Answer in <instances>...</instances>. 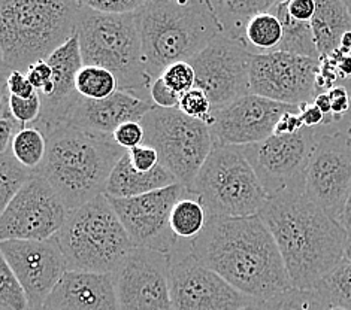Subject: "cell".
<instances>
[{
    "label": "cell",
    "mask_w": 351,
    "mask_h": 310,
    "mask_svg": "<svg viewBox=\"0 0 351 310\" xmlns=\"http://www.w3.org/2000/svg\"><path fill=\"white\" fill-rule=\"evenodd\" d=\"M190 254L257 301H267L291 287L284 259L262 218L210 216Z\"/></svg>",
    "instance_id": "1"
},
{
    "label": "cell",
    "mask_w": 351,
    "mask_h": 310,
    "mask_svg": "<svg viewBox=\"0 0 351 310\" xmlns=\"http://www.w3.org/2000/svg\"><path fill=\"white\" fill-rule=\"evenodd\" d=\"M258 216L277 242L293 288L314 289L346 258L348 231L305 192L269 197Z\"/></svg>",
    "instance_id": "2"
},
{
    "label": "cell",
    "mask_w": 351,
    "mask_h": 310,
    "mask_svg": "<svg viewBox=\"0 0 351 310\" xmlns=\"http://www.w3.org/2000/svg\"><path fill=\"white\" fill-rule=\"evenodd\" d=\"M47 157L36 175L62 197L68 211H75L105 194L108 179L128 151L114 136L99 135L64 122L49 129Z\"/></svg>",
    "instance_id": "3"
},
{
    "label": "cell",
    "mask_w": 351,
    "mask_h": 310,
    "mask_svg": "<svg viewBox=\"0 0 351 310\" xmlns=\"http://www.w3.org/2000/svg\"><path fill=\"white\" fill-rule=\"evenodd\" d=\"M80 11L72 0H0L2 77L48 60L77 35Z\"/></svg>",
    "instance_id": "4"
},
{
    "label": "cell",
    "mask_w": 351,
    "mask_h": 310,
    "mask_svg": "<svg viewBox=\"0 0 351 310\" xmlns=\"http://www.w3.org/2000/svg\"><path fill=\"white\" fill-rule=\"evenodd\" d=\"M142 53L148 77L190 62L221 35L210 0H147L139 10Z\"/></svg>",
    "instance_id": "5"
},
{
    "label": "cell",
    "mask_w": 351,
    "mask_h": 310,
    "mask_svg": "<svg viewBox=\"0 0 351 310\" xmlns=\"http://www.w3.org/2000/svg\"><path fill=\"white\" fill-rule=\"evenodd\" d=\"M77 36L84 66H99L114 73L119 90L152 102L144 53H142L139 11L128 15H106L81 2Z\"/></svg>",
    "instance_id": "6"
},
{
    "label": "cell",
    "mask_w": 351,
    "mask_h": 310,
    "mask_svg": "<svg viewBox=\"0 0 351 310\" xmlns=\"http://www.w3.org/2000/svg\"><path fill=\"white\" fill-rule=\"evenodd\" d=\"M56 239L75 272L115 274L136 248L105 194L71 211Z\"/></svg>",
    "instance_id": "7"
},
{
    "label": "cell",
    "mask_w": 351,
    "mask_h": 310,
    "mask_svg": "<svg viewBox=\"0 0 351 310\" xmlns=\"http://www.w3.org/2000/svg\"><path fill=\"white\" fill-rule=\"evenodd\" d=\"M191 191L219 218L256 216L269 198L242 146L214 145Z\"/></svg>",
    "instance_id": "8"
},
{
    "label": "cell",
    "mask_w": 351,
    "mask_h": 310,
    "mask_svg": "<svg viewBox=\"0 0 351 310\" xmlns=\"http://www.w3.org/2000/svg\"><path fill=\"white\" fill-rule=\"evenodd\" d=\"M144 145L157 151L160 164L191 191L197 173L214 148L210 125L190 118L180 109L154 107L141 120Z\"/></svg>",
    "instance_id": "9"
},
{
    "label": "cell",
    "mask_w": 351,
    "mask_h": 310,
    "mask_svg": "<svg viewBox=\"0 0 351 310\" xmlns=\"http://www.w3.org/2000/svg\"><path fill=\"white\" fill-rule=\"evenodd\" d=\"M319 136L317 129L304 127L293 135H274L242 146L267 196L305 192L306 169Z\"/></svg>",
    "instance_id": "10"
},
{
    "label": "cell",
    "mask_w": 351,
    "mask_h": 310,
    "mask_svg": "<svg viewBox=\"0 0 351 310\" xmlns=\"http://www.w3.org/2000/svg\"><path fill=\"white\" fill-rule=\"evenodd\" d=\"M169 258L172 310H241L254 301L200 264L190 242L178 240Z\"/></svg>",
    "instance_id": "11"
},
{
    "label": "cell",
    "mask_w": 351,
    "mask_h": 310,
    "mask_svg": "<svg viewBox=\"0 0 351 310\" xmlns=\"http://www.w3.org/2000/svg\"><path fill=\"white\" fill-rule=\"evenodd\" d=\"M68 215L51 183L36 175L2 211L0 240H49L62 230Z\"/></svg>",
    "instance_id": "12"
},
{
    "label": "cell",
    "mask_w": 351,
    "mask_h": 310,
    "mask_svg": "<svg viewBox=\"0 0 351 310\" xmlns=\"http://www.w3.org/2000/svg\"><path fill=\"white\" fill-rule=\"evenodd\" d=\"M252 57L253 54L239 42L220 35L202 53L191 58L190 64L196 72L195 88L205 91L214 112L252 94Z\"/></svg>",
    "instance_id": "13"
},
{
    "label": "cell",
    "mask_w": 351,
    "mask_h": 310,
    "mask_svg": "<svg viewBox=\"0 0 351 310\" xmlns=\"http://www.w3.org/2000/svg\"><path fill=\"white\" fill-rule=\"evenodd\" d=\"M320 60L275 51L252 57V94L274 102L302 106L313 103L317 93Z\"/></svg>",
    "instance_id": "14"
},
{
    "label": "cell",
    "mask_w": 351,
    "mask_h": 310,
    "mask_svg": "<svg viewBox=\"0 0 351 310\" xmlns=\"http://www.w3.org/2000/svg\"><path fill=\"white\" fill-rule=\"evenodd\" d=\"M190 192L181 183H175L139 197H108V200L119 215L133 245L169 255L178 243V239L171 230L172 209Z\"/></svg>",
    "instance_id": "15"
},
{
    "label": "cell",
    "mask_w": 351,
    "mask_h": 310,
    "mask_svg": "<svg viewBox=\"0 0 351 310\" xmlns=\"http://www.w3.org/2000/svg\"><path fill=\"white\" fill-rule=\"evenodd\" d=\"M350 192L351 146L347 133L339 130L323 133L308 164L305 194L338 221Z\"/></svg>",
    "instance_id": "16"
},
{
    "label": "cell",
    "mask_w": 351,
    "mask_h": 310,
    "mask_svg": "<svg viewBox=\"0 0 351 310\" xmlns=\"http://www.w3.org/2000/svg\"><path fill=\"white\" fill-rule=\"evenodd\" d=\"M119 310H172L171 258L148 248H135L115 273Z\"/></svg>",
    "instance_id": "17"
},
{
    "label": "cell",
    "mask_w": 351,
    "mask_h": 310,
    "mask_svg": "<svg viewBox=\"0 0 351 310\" xmlns=\"http://www.w3.org/2000/svg\"><path fill=\"white\" fill-rule=\"evenodd\" d=\"M0 254L26 289L32 309L45 305L56 285L69 270L56 237L45 242H0Z\"/></svg>",
    "instance_id": "18"
},
{
    "label": "cell",
    "mask_w": 351,
    "mask_h": 310,
    "mask_svg": "<svg viewBox=\"0 0 351 310\" xmlns=\"http://www.w3.org/2000/svg\"><path fill=\"white\" fill-rule=\"evenodd\" d=\"M300 106L248 94L213 114L210 122L214 145L247 146L274 136L281 116L299 112Z\"/></svg>",
    "instance_id": "19"
},
{
    "label": "cell",
    "mask_w": 351,
    "mask_h": 310,
    "mask_svg": "<svg viewBox=\"0 0 351 310\" xmlns=\"http://www.w3.org/2000/svg\"><path fill=\"white\" fill-rule=\"evenodd\" d=\"M53 68L54 93L40 100L43 114L35 124L40 131L45 133L49 129L68 122L73 109L82 99L77 90V75L82 69V55L80 39L75 35L63 47L47 60Z\"/></svg>",
    "instance_id": "20"
},
{
    "label": "cell",
    "mask_w": 351,
    "mask_h": 310,
    "mask_svg": "<svg viewBox=\"0 0 351 310\" xmlns=\"http://www.w3.org/2000/svg\"><path fill=\"white\" fill-rule=\"evenodd\" d=\"M43 307L45 310H119L115 274L68 270Z\"/></svg>",
    "instance_id": "21"
},
{
    "label": "cell",
    "mask_w": 351,
    "mask_h": 310,
    "mask_svg": "<svg viewBox=\"0 0 351 310\" xmlns=\"http://www.w3.org/2000/svg\"><path fill=\"white\" fill-rule=\"evenodd\" d=\"M153 103L119 90L104 100L81 99L69 118V124L99 135L112 136L120 125L136 121L154 109Z\"/></svg>",
    "instance_id": "22"
},
{
    "label": "cell",
    "mask_w": 351,
    "mask_h": 310,
    "mask_svg": "<svg viewBox=\"0 0 351 310\" xmlns=\"http://www.w3.org/2000/svg\"><path fill=\"white\" fill-rule=\"evenodd\" d=\"M175 183H178V181L162 164H158L152 172H138L132 166L128 151V154L114 167L106 183L105 196L112 198H132L168 188Z\"/></svg>",
    "instance_id": "23"
},
{
    "label": "cell",
    "mask_w": 351,
    "mask_h": 310,
    "mask_svg": "<svg viewBox=\"0 0 351 310\" xmlns=\"http://www.w3.org/2000/svg\"><path fill=\"white\" fill-rule=\"evenodd\" d=\"M311 20L314 42L320 58H328L341 48L342 36L351 31V14L342 0H315Z\"/></svg>",
    "instance_id": "24"
},
{
    "label": "cell",
    "mask_w": 351,
    "mask_h": 310,
    "mask_svg": "<svg viewBox=\"0 0 351 310\" xmlns=\"http://www.w3.org/2000/svg\"><path fill=\"white\" fill-rule=\"evenodd\" d=\"M221 35L245 47V30L254 16L269 12L277 0H210Z\"/></svg>",
    "instance_id": "25"
},
{
    "label": "cell",
    "mask_w": 351,
    "mask_h": 310,
    "mask_svg": "<svg viewBox=\"0 0 351 310\" xmlns=\"http://www.w3.org/2000/svg\"><path fill=\"white\" fill-rule=\"evenodd\" d=\"M271 12L277 16L282 26V40L277 51L302 55L320 60L317 51L311 23L299 21L289 12V0H277Z\"/></svg>",
    "instance_id": "26"
},
{
    "label": "cell",
    "mask_w": 351,
    "mask_h": 310,
    "mask_svg": "<svg viewBox=\"0 0 351 310\" xmlns=\"http://www.w3.org/2000/svg\"><path fill=\"white\" fill-rule=\"evenodd\" d=\"M210 215L196 192L182 197L173 206L171 214V230L175 237L182 242H193L206 227Z\"/></svg>",
    "instance_id": "27"
},
{
    "label": "cell",
    "mask_w": 351,
    "mask_h": 310,
    "mask_svg": "<svg viewBox=\"0 0 351 310\" xmlns=\"http://www.w3.org/2000/svg\"><path fill=\"white\" fill-rule=\"evenodd\" d=\"M281 40L282 26L271 11L254 16L245 30V48L253 55L275 53Z\"/></svg>",
    "instance_id": "28"
},
{
    "label": "cell",
    "mask_w": 351,
    "mask_h": 310,
    "mask_svg": "<svg viewBox=\"0 0 351 310\" xmlns=\"http://www.w3.org/2000/svg\"><path fill=\"white\" fill-rule=\"evenodd\" d=\"M329 309L341 307L351 310V261L347 258L333 269L329 274L317 283L314 288Z\"/></svg>",
    "instance_id": "29"
},
{
    "label": "cell",
    "mask_w": 351,
    "mask_h": 310,
    "mask_svg": "<svg viewBox=\"0 0 351 310\" xmlns=\"http://www.w3.org/2000/svg\"><path fill=\"white\" fill-rule=\"evenodd\" d=\"M47 136L35 125L24 127L16 133L10 145L16 162L33 172H38L43 166L47 157Z\"/></svg>",
    "instance_id": "30"
},
{
    "label": "cell",
    "mask_w": 351,
    "mask_h": 310,
    "mask_svg": "<svg viewBox=\"0 0 351 310\" xmlns=\"http://www.w3.org/2000/svg\"><path fill=\"white\" fill-rule=\"evenodd\" d=\"M35 176L36 172L26 169L16 162L10 148L0 154V211H3L23 187Z\"/></svg>",
    "instance_id": "31"
},
{
    "label": "cell",
    "mask_w": 351,
    "mask_h": 310,
    "mask_svg": "<svg viewBox=\"0 0 351 310\" xmlns=\"http://www.w3.org/2000/svg\"><path fill=\"white\" fill-rule=\"evenodd\" d=\"M77 90L82 99L104 100L119 91V81L99 66H82L77 75Z\"/></svg>",
    "instance_id": "32"
},
{
    "label": "cell",
    "mask_w": 351,
    "mask_h": 310,
    "mask_svg": "<svg viewBox=\"0 0 351 310\" xmlns=\"http://www.w3.org/2000/svg\"><path fill=\"white\" fill-rule=\"evenodd\" d=\"M266 310H329L315 289L289 288L265 301Z\"/></svg>",
    "instance_id": "33"
},
{
    "label": "cell",
    "mask_w": 351,
    "mask_h": 310,
    "mask_svg": "<svg viewBox=\"0 0 351 310\" xmlns=\"http://www.w3.org/2000/svg\"><path fill=\"white\" fill-rule=\"evenodd\" d=\"M0 303L2 310H29L30 307L26 289L3 258L0 259Z\"/></svg>",
    "instance_id": "34"
},
{
    "label": "cell",
    "mask_w": 351,
    "mask_h": 310,
    "mask_svg": "<svg viewBox=\"0 0 351 310\" xmlns=\"http://www.w3.org/2000/svg\"><path fill=\"white\" fill-rule=\"evenodd\" d=\"M178 109L182 114L190 116V118L202 121L208 125H210L213 120L214 109L211 100L205 94V91L199 88H193L189 93L182 94Z\"/></svg>",
    "instance_id": "35"
},
{
    "label": "cell",
    "mask_w": 351,
    "mask_h": 310,
    "mask_svg": "<svg viewBox=\"0 0 351 310\" xmlns=\"http://www.w3.org/2000/svg\"><path fill=\"white\" fill-rule=\"evenodd\" d=\"M26 125L15 120L10 106V91L5 83H2L0 91V154L10 148L12 139L19 131H21Z\"/></svg>",
    "instance_id": "36"
},
{
    "label": "cell",
    "mask_w": 351,
    "mask_h": 310,
    "mask_svg": "<svg viewBox=\"0 0 351 310\" xmlns=\"http://www.w3.org/2000/svg\"><path fill=\"white\" fill-rule=\"evenodd\" d=\"M163 81L178 94H186L196 86V72L190 62L173 63L162 73Z\"/></svg>",
    "instance_id": "37"
},
{
    "label": "cell",
    "mask_w": 351,
    "mask_h": 310,
    "mask_svg": "<svg viewBox=\"0 0 351 310\" xmlns=\"http://www.w3.org/2000/svg\"><path fill=\"white\" fill-rule=\"evenodd\" d=\"M10 106L15 120L26 127L35 125L40 118V114H43V102H40L38 93L30 99H20L10 94Z\"/></svg>",
    "instance_id": "38"
},
{
    "label": "cell",
    "mask_w": 351,
    "mask_h": 310,
    "mask_svg": "<svg viewBox=\"0 0 351 310\" xmlns=\"http://www.w3.org/2000/svg\"><path fill=\"white\" fill-rule=\"evenodd\" d=\"M93 11L106 15H128L138 12L147 0H82Z\"/></svg>",
    "instance_id": "39"
},
{
    "label": "cell",
    "mask_w": 351,
    "mask_h": 310,
    "mask_svg": "<svg viewBox=\"0 0 351 310\" xmlns=\"http://www.w3.org/2000/svg\"><path fill=\"white\" fill-rule=\"evenodd\" d=\"M112 136H114V140L121 148H124L126 151H130L133 148L144 145L145 130H144V127H142L141 122L130 121V122L120 125V127L114 131Z\"/></svg>",
    "instance_id": "40"
},
{
    "label": "cell",
    "mask_w": 351,
    "mask_h": 310,
    "mask_svg": "<svg viewBox=\"0 0 351 310\" xmlns=\"http://www.w3.org/2000/svg\"><path fill=\"white\" fill-rule=\"evenodd\" d=\"M149 97L156 107L162 109H177L181 102V94L173 91L163 78H157L153 81L152 88H149Z\"/></svg>",
    "instance_id": "41"
},
{
    "label": "cell",
    "mask_w": 351,
    "mask_h": 310,
    "mask_svg": "<svg viewBox=\"0 0 351 310\" xmlns=\"http://www.w3.org/2000/svg\"><path fill=\"white\" fill-rule=\"evenodd\" d=\"M2 83H5L11 96L20 99H30L38 93L35 87H33L30 81L27 79L26 73L19 70H12L8 73L6 77H2Z\"/></svg>",
    "instance_id": "42"
},
{
    "label": "cell",
    "mask_w": 351,
    "mask_h": 310,
    "mask_svg": "<svg viewBox=\"0 0 351 310\" xmlns=\"http://www.w3.org/2000/svg\"><path fill=\"white\" fill-rule=\"evenodd\" d=\"M129 157H130L132 166L135 167L138 172H142V173L152 172L158 164H160L157 151L148 145H141L138 148L130 149Z\"/></svg>",
    "instance_id": "43"
},
{
    "label": "cell",
    "mask_w": 351,
    "mask_h": 310,
    "mask_svg": "<svg viewBox=\"0 0 351 310\" xmlns=\"http://www.w3.org/2000/svg\"><path fill=\"white\" fill-rule=\"evenodd\" d=\"M26 77L30 81V83L35 90L43 91L44 88H47L49 83L53 82V68L49 66V63L45 62H38L35 64H32L30 68L26 72Z\"/></svg>",
    "instance_id": "44"
},
{
    "label": "cell",
    "mask_w": 351,
    "mask_h": 310,
    "mask_svg": "<svg viewBox=\"0 0 351 310\" xmlns=\"http://www.w3.org/2000/svg\"><path fill=\"white\" fill-rule=\"evenodd\" d=\"M332 99V120L339 121L351 107V99L348 90L344 86H335L328 91Z\"/></svg>",
    "instance_id": "45"
},
{
    "label": "cell",
    "mask_w": 351,
    "mask_h": 310,
    "mask_svg": "<svg viewBox=\"0 0 351 310\" xmlns=\"http://www.w3.org/2000/svg\"><path fill=\"white\" fill-rule=\"evenodd\" d=\"M315 0H289V12L293 18L311 23L315 14Z\"/></svg>",
    "instance_id": "46"
},
{
    "label": "cell",
    "mask_w": 351,
    "mask_h": 310,
    "mask_svg": "<svg viewBox=\"0 0 351 310\" xmlns=\"http://www.w3.org/2000/svg\"><path fill=\"white\" fill-rule=\"evenodd\" d=\"M305 127L302 118H300V111L299 112H287L281 116L278 121L277 127H275L274 135H293V133L302 130Z\"/></svg>",
    "instance_id": "47"
},
{
    "label": "cell",
    "mask_w": 351,
    "mask_h": 310,
    "mask_svg": "<svg viewBox=\"0 0 351 310\" xmlns=\"http://www.w3.org/2000/svg\"><path fill=\"white\" fill-rule=\"evenodd\" d=\"M300 118H302L304 125L308 129H317L320 125L329 124L324 114L314 103H306L300 106Z\"/></svg>",
    "instance_id": "48"
},
{
    "label": "cell",
    "mask_w": 351,
    "mask_h": 310,
    "mask_svg": "<svg viewBox=\"0 0 351 310\" xmlns=\"http://www.w3.org/2000/svg\"><path fill=\"white\" fill-rule=\"evenodd\" d=\"M313 103L324 114L326 118H328V122H333V120H332V99H330L329 93L317 94Z\"/></svg>",
    "instance_id": "49"
},
{
    "label": "cell",
    "mask_w": 351,
    "mask_h": 310,
    "mask_svg": "<svg viewBox=\"0 0 351 310\" xmlns=\"http://www.w3.org/2000/svg\"><path fill=\"white\" fill-rule=\"evenodd\" d=\"M339 224L344 227L347 231H351V192L350 196L347 198L346 202V206H344V211H342L341 216H339Z\"/></svg>",
    "instance_id": "50"
},
{
    "label": "cell",
    "mask_w": 351,
    "mask_h": 310,
    "mask_svg": "<svg viewBox=\"0 0 351 310\" xmlns=\"http://www.w3.org/2000/svg\"><path fill=\"white\" fill-rule=\"evenodd\" d=\"M338 75L341 78H351V55L342 57L338 62Z\"/></svg>",
    "instance_id": "51"
},
{
    "label": "cell",
    "mask_w": 351,
    "mask_h": 310,
    "mask_svg": "<svg viewBox=\"0 0 351 310\" xmlns=\"http://www.w3.org/2000/svg\"><path fill=\"white\" fill-rule=\"evenodd\" d=\"M341 49L351 55V31H347L341 40Z\"/></svg>",
    "instance_id": "52"
},
{
    "label": "cell",
    "mask_w": 351,
    "mask_h": 310,
    "mask_svg": "<svg viewBox=\"0 0 351 310\" xmlns=\"http://www.w3.org/2000/svg\"><path fill=\"white\" fill-rule=\"evenodd\" d=\"M241 310H266V306H265V301H257V300H254V301H252V303H250L248 306L242 307Z\"/></svg>",
    "instance_id": "53"
},
{
    "label": "cell",
    "mask_w": 351,
    "mask_h": 310,
    "mask_svg": "<svg viewBox=\"0 0 351 310\" xmlns=\"http://www.w3.org/2000/svg\"><path fill=\"white\" fill-rule=\"evenodd\" d=\"M346 258L351 261V231H348V237L346 243Z\"/></svg>",
    "instance_id": "54"
},
{
    "label": "cell",
    "mask_w": 351,
    "mask_h": 310,
    "mask_svg": "<svg viewBox=\"0 0 351 310\" xmlns=\"http://www.w3.org/2000/svg\"><path fill=\"white\" fill-rule=\"evenodd\" d=\"M347 138H348V144H350V146H351V122L348 124V129H347Z\"/></svg>",
    "instance_id": "55"
},
{
    "label": "cell",
    "mask_w": 351,
    "mask_h": 310,
    "mask_svg": "<svg viewBox=\"0 0 351 310\" xmlns=\"http://www.w3.org/2000/svg\"><path fill=\"white\" fill-rule=\"evenodd\" d=\"M346 5H347V8H348V11H350V14H351V0H347V2H346Z\"/></svg>",
    "instance_id": "56"
},
{
    "label": "cell",
    "mask_w": 351,
    "mask_h": 310,
    "mask_svg": "<svg viewBox=\"0 0 351 310\" xmlns=\"http://www.w3.org/2000/svg\"><path fill=\"white\" fill-rule=\"evenodd\" d=\"M329 310H346V309H341V307H332V309H329Z\"/></svg>",
    "instance_id": "57"
},
{
    "label": "cell",
    "mask_w": 351,
    "mask_h": 310,
    "mask_svg": "<svg viewBox=\"0 0 351 310\" xmlns=\"http://www.w3.org/2000/svg\"><path fill=\"white\" fill-rule=\"evenodd\" d=\"M29 310H45L44 307H39V309H32V307H29Z\"/></svg>",
    "instance_id": "58"
}]
</instances>
